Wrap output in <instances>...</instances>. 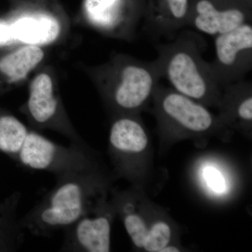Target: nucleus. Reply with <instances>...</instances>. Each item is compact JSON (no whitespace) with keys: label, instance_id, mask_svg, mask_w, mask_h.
I'll list each match as a JSON object with an SVG mask.
<instances>
[{"label":"nucleus","instance_id":"1","mask_svg":"<svg viewBox=\"0 0 252 252\" xmlns=\"http://www.w3.org/2000/svg\"><path fill=\"white\" fill-rule=\"evenodd\" d=\"M115 180L104 165L57 176L54 189L19 220L20 224L39 237L65 230L109 195Z\"/></svg>","mask_w":252,"mask_h":252},{"label":"nucleus","instance_id":"2","mask_svg":"<svg viewBox=\"0 0 252 252\" xmlns=\"http://www.w3.org/2000/svg\"><path fill=\"white\" fill-rule=\"evenodd\" d=\"M207 44L190 31H180L172 40L155 45L162 78L172 89L190 98L217 109L221 94L210 63L203 57Z\"/></svg>","mask_w":252,"mask_h":252},{"label":"nucleus","instance_id":"3","mask_svg":"<svg viewBox=\"0 0 252 252\" xmlns=\"http://www.w3.org/2000/svg\"><path fill=\"white\" fill-rule=\"evenodd\" d=\"M152 103L164 148L185 140L198 144L207 143L212 137L228 141L233 135L209 107L172 88L158 86Z\"/></svg>","mask_w":252,"mask_h":252},{"label":"nucleus","instance_id":"4","mask_svg":"<svg viewBox=\"0 0 252 252\" xmlns=\"http://www.w3.org/2000/svg\"><path fill=\"white\" fill-rule=\"evenodd\" d=\"M111 199L117 216L124 223L132 245L138 251H182L180 229L164 209L147 197L145 190L131 187L112 188Z\"/></svg>","mask_w":252,"mask_h":252},{"label":"nucleus","instance_id":"5","mask_svg":"<svg viewBox=\"0 0 252 252\" xmlns=\"http://www.w3.org/2000/svg\"><path fill=\"white\" fill-rule=\"evenodd\" d=\"M108 152L115 179L145 190L153 173V153L140 114L118 115L109 131Z\"/></svg>","mask_w":252,"mask_h":252},{"label":"nucleus","instance_id":"6","mask_svg":"<svg viewBox=\"0 0 252 252\" xmlns=\"http://www.w3.org/2000/svg\"><path fill=\"white\" fill-rule=\"evenodd\" d=\"M111 67L106 97L119 115L140 114L152 103L162 79L157 60L144 61L124 58Z\"/></svg>","mask_w":252,"mask_h":252},{"label":"nucleus","instance_id":"7","mask_svg":"<svg viewBox=\"0 0 252 252\" xmlns=\"http://www.w3.org/2000/svg\"><path fill=\"white\" fill-rule=\"evenodd\" d=\"M16 160L23 167L57 176L103 165L86 143L71 142L64 147L29 131Z\"/></svg>","mask_w":252,"mask_h":252},{"label":"nucleus","instance_id":"8","mask_svg":"<svg viewBox=\"0 0 252 252\" xmlns=\"http://www.w3.org/2000/svg\"><path fill=\"white\" fill-rule=\"evenodd\" d=\"M116 217L109 194L64 230V240L60 251L110 252L111 231Z\"/></svg>","mask_w":252,"mask_h":252},{"label":"nucleus","instance_id":"9","mask_svg":"<svg viewBox=\"0 0 252 252\" xmlns=\"http://www.w3.org/2000/svg\"><path fill=\"white\" fill-rule=\"evenodd\" d=\"M214 38L215 58L210 63L215 79L222 89L245 79L252 70V23Z\"/></svg>","mask_w":252,"mask_h":252},{"label":"nucleus","instance_id":"10","mask_svg":"<svg viewBox=\"0 0 252 252\" xmlns=\"http://www.w3.org/2000/svg\"><path fill=\"white\" fill-rule=\"evenodd\" d=\"M221 1L195 0L190 6L187 27L215 37L252 23L249 5Z\"/></svg>","mask_w":252,"mask_h":252},{"label":"nucleus","instance_id":"11","mask_svg":"<svg viewBox=\"0 0 252 252\" xmlns=\"http://www.w3.org/2000/svg\"><path fill=\"white\" fill-rule=\"evenodd\" d=\"M26 112L32 122L40 128L51 127L67 136L71 142L85 143L74 130L60 121L59 100L48 74H39L32 82Z\"/></svg>","mask_w":252,"mask_h":252},{"label":"nucleus","instance_id":"12","mask_svg":"<svg viewBox=\"0 0 252 252\" xmlns=\"http://www.w3.org/2000/svg\"><path fill=\"white\" fill-rule=\"evenodd\" d=\"M193 177L199 190L213 201H227L238 190L236 172L226 160L216 156L198 159L194 165Z\"/></svg>","mask_w":252,"mask_h":252},{"label":"nucleus","instance_id":"13","mask_svg":"<svg viewBox=\"0 0 252 252\" xmlns=\"http://www.w3.org/2000/svg\"><path fill=\"white\" fill-rule=\"evenodd\" d=\"M219 118L232 132L248 137L252 134V84L245 79L222 89L218 106Z\"/></svg>","mask_w":252,"mask_h":252},{"label":"nucleus","instance_id":"14","mask_svg":"<svg viewBox=\"0 0 252 252\" xmlns=\"http://www.w3.org/2000/svg\"><path fill=\"white\" fill-rule=\"evenodd\" d=\"M86 18L92 26L106 32L135 34L140 12L129 11L126 0H85Z\"/></svg>","mask_w":252,"mask_h":252},{"label":"nucleus","instance_id":"15","mask_svg":"<svg viewBox=\"0 0 252 252\" xmlns=\"http://www.w3.org/2000/svg\"><path fill=\"white\" fill-rule=\"evenodd\" d=\"M190 0H159L147 13L144 30L153 36L172 40L188 26Z\"/></svg>","mask_w":252,"mask_h":252},{"label":"nucleus","instance_id":"16","mask_svg":"<svg viewBox=\"0 0 252 252\" xmlns=\"http://www.w3.org/2000/svg\"><path fill=\"white\" fill-rule=\"evenodd\" d=\"M14 39L32 45L49 44L61 32L59 21L49 15H36L21 18L11 26Z\"/></svg>","mask_w":252,"mask_h":252},{"label":"nucleus","instance_id":"17","mask_svg":"<svg viewBox=\"0 0 252 252\" xmlns=\"http://www.w3.org/2000/svg\"><path fill=\"white\" fill-rule=\"evenodd\" d=\"M44 57L40 47L30 44L0 60V71L9 78L11 82H15L26 77Z\"/></svg>","mask_w":252,"mask_h":252},{"label":"nucleus","instance_id":"18","mask_svg":"<svg viewBox=\"0 0 252 252\" xmlns=\"http://www.w3.org/2000/svg\"><path fill=\"white\" fill-rule=\"evenodd\" d=\"M28 132L17 118L10 114L0 115V152L16 160Z\"/></svg>","mask_w":252,"mask_h":252},{"label":"nucleus","instance_id":"19","mask_svg":"<svg viewBox=\"0 0 252 252\" xmlns=\"http://www.w3.org/2000/svg\"><path fill=\"white\" fill-rule=\"evenodd\" d=\"M12 39H14V37L11 31V26L0 23V45L6 44L7 41Z\"/></svg>","mask_w":252,"mask_h":252}]
</instances>
